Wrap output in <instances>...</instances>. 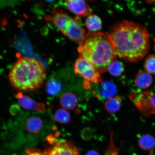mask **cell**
Masks as SVG:
<instances>
[{
  "mask_svg": "<svg viewBox=\"0 0 155 155\" xmlns=\"http://www.w3.org/2000/svg\"><path fill=\"white\" fill-rule=\"evenodd\" d=\"M110 35L116 54L126 61L137 62L150 50V34L137 23L122 21L112 28Z\"/></svg>",
  "mask_w": 155,
  "mask_h": 155,
  "instance_id": "1",
  "label": "cell"
},
{
  "mask_svg": "<svg viewBox=\"0 0 155 155\" xmlns=\"http://www.w3.org/2000/svg\"><path fill=\"white\" fill-rule=\"evenodd\" d=\"M78 50L80 57L90 61L100 73L107 71L108 65L117 55L107 32H89Z\"/></svg>",
  "mask_w": 155,
  "mask_h": 155,
  "instance_id": "2",
  "label": "cell"
},
{
  "mask_svg": "<svg viewBox=\"0 0 155 155\" xmlns=\"http://www.w3.org/2000/svg\"><path fill=\"white\" fill-rule=\"evenodd\" d=\"M12 86L21 92H32L39 89L46 78V69L34 58H19L9 75Z\"/></svg>",
  "mask_w": 155,
  "mask_h": 155,
  "instance_id": "3",
  "label": "cell"
},
{
  "mask_svg": "<svg viewBox=\"0 0 155 155\" xmlns=\"http://www.w3.org/2000/svg\"><path fill=\"white\" fill-rule=\"evenodd\" d=\"M154 94L152 91L138 93L131 92L129 97L141 113L147 117L155 114Z\"/></svg>",
  "mask_w": 155,
  "mask_h": 155,
  "instance_id": "4",
  "label": "cell"
},
{
  "mask_svg": "<svg viewBox=\"0 0 155 155\" xmlns=\"http://www.w3.org/2000/svg\"><path fill=\"white\" fill-rule=\"evenodd\" d=\"M74 71L87 81L94 83L102 82L101 73L87 60L81 57L77 59L74 65Z\"/></svg>",
  "mask_w": 155,
  "mask_h": 155,
  "instance_id": "5",
  "label": "cell"
},
{
  "mask_svg": "<svg viewBox=\"0 0 155 155\" xmlns=\"http://www.w3.org/2000/svg\"><path fill=\"white\" fill-rule=\"evenodd\" d=\"M51 143V146L44 151L46 155H80L77 147L71 141Z\"/></svg>",
  "mask_w": 155,
  "mask_h": 155,
  "instance_id": "6",
  "label": "cell"
},
{
  "mask_svg": "<svg viewBox=\"0 0 155 155\" xmlns=\"http://www.w3.org/2000/svg\"><path fill=\"white\" fill-rule=\"evenodd\" d=\"M64 4L67 8L78 17H88L91 15L92 9L86 1L71 0L65 1Z\"/></svg>",
  "mask_w": 155,
  "mask_h": 155,
  "instance_id": "7",
  "label": "cell"
},
{
  "mask_svg": "<svg viewBox=\"0 0 155 155\" xmlns=\"http://www.w3.org/2000/svg\"><path fill=\"white\" fill-rule=\"evenodd\" d=\"M18 102L19 105L24 109L40 112H43L45 106L43 103L37 102L30 97L24 95L22 92L17 95Z\"/></svg>",
  "mask_w": 155,
  "mask_h": 155,
  "instance_id": "8",
  "label": "cell"
},
{
  "mask_svg": "<svg viewBox=\"0 0 155 155\" xmlns=\"http://www.w3.org/2000/svg\"><path fill=\"white\" fill-rule=\"evenodd\" d=\"M71 18L64 12L59 9H54L51 16L52 22L63 34L66 25Z\"/></svg>",
  "mask_w": 155,
  "mask_h": 155,
  "instance_id": "9",
  "label": "cell"
},
{
  "mask_svg": "<svg viewBox=\"0 0 155 155\" xmlns=\"http://www.w3.org/2000/svg\"><path fill=\"white\" fill-rule=\"evenodd\" d=\"M153 77L146 71H141L135 77L134 83L137 88L144 90L149 88L152 84Z\"/></svg>",
  "mask_w": 155,
  "mask_h": 155,
  "instance_id": "10",
  "label": "cell"
},
{
  "mask_svg": "<svg viewBox=\"0 0 155 155\" xmlns=\"http://www.w3.org/2000/svg\"><path fill=\"white\" fill-rule=\"evenodd\" d=\"M60 104L63 109L71 110L74 109L78 104L77 97L71 92H66L61 97Z\"/></svg>",
  "mask_w": 155,
  "mask_h": 155,
  "instance_id": "11",
  "label": "cell"
},
{
  "mask_svg": "<svg viewBox=\"0 0 155 155\" xmlns=\"http://www.w3.org/2000/svg\"><path fill=\"white\" fill-rule=\"evenodd\" d=\"M43 125V121L41 119L37 117H31L27 120L26 128L27 131L31 134H38L41 131Z\"/></svg>",
  "mask_w": 155,
  "mask_h": 155,
  "instance_id": "12",
  "label": "cell"
},
{
  "mask_svg": "<svg viewBox=\"0 0 155 155\" xmlns=\"http://www.w3.org/2000/svg\"><path fill=\"white\" fill-rule=\"evenodd\" d=\"M122 101L121 97L120 96L107 99L104 104V107L106 111L111 114L116 113L121 108Z\"/></svg>",
  "mask_w": 155,
  "mask_h": 155,
  "instance_id": "13",
  "label": "cell"
},
{
  "mask_svg": "<svg viewBox=\"0 0 155 155\" xmlns=\"http://www.w3.org/2000/svg\"><path fill=\"white\" fill-rule=\"evenodd\" d=\"M85 24L90 32H97L102 28L101 19L96 15H91L87 17Z\"/></svg>",
  "mask_w": 155,
  "mask_h": 155,
  "instance_id": "14",
  "label": "cell"
},
{
  "mask_svg": "<svg viewBox=\"0 0 155 155\" xmlns=\"http://www.w3.org/2000/svg\"><path fill=\"white\" fill-rule=\"evenodd\" d=\"M138 143L141 149L144 150H150L155 146V138L152 135H143L139 137Z\"/></svg>",
  "mask_w": 155,
  "mask_h": 155,
  "instance_id": "15",
  "label": "cell"
},
{
  "mask_svg": "<svg viewBox=\"0 0 155 155\" xmlns=\"http://www.w3.org/2000/svg\"><path fill=\"white\" fill-rule=\"evenodd\" d=\"M117 90L116 87L113 83L108 82H104L102 83L100 88V94L104 98H108L114 97Z\"/></svg>",
  "mask_w": 155,
  "mask_h": 155,
  "instance_id": "16",
  "label": "cell"
},
{
  "mask_svg": "<svg viewBox=\"0 0 155 155\" xmlns=\"http://www.w3.org/2000/svg\"><path fill=\"white\" fill-rule=\"evenodd\" d=\"M125 67L121 61L115 60L108 65L107 71L114 76H119L124 71Z\"/></svg>",
  "mask_w": 155,
  "mask_h": 155,
  "instance_id": "17",
  "label": "cell"
},
{
  "mask_svg": "<svg viewBox=\"0 0 155 155\" xmlns=\"http://www.w3.org/2000/svg\"><path fill=\"white\" fill-rule=\"evenodd\" d=\"M62 85L59 81L55 79L49 80L46 85V92L50 96H54L61 91Z\"/></svg>",
  "mask_w": 155,
  "mask_h": 155,
  "instance_id": "18",
  "label": "cell"
},
{
  "mask_svg": "<svg viewBox=\"0 0 155 155\" xmlns=\"http://www.w3.org/2000/svg\"><path fill=\"white\" fill-rule=\"evenodd\" d=\"M54 118L58 123L62 124H67L71 120L69 112L63 108H60L56 111L54 115Z\"/></svg>",
  "mask_w": 155,
  "mask_h": 155,
  "instance_id": "19",
  "label": "cell"
},
{
  "mask_svg": "<svg viewBox=\"0 0 155 155\" xmlns=\"http://www.w3.org/2000/svg\"><path fill=\"white\" fill-rule=\"evenodd\" d=\"M144 68L150 74H155V55H151L147 57L144 62Z\"/></svg>",
  "mask_w": 155,
  "mask_h": 155,
  "instance_id": "20",
  "label": "cell"
},
{
  "mask_svg": "<svg viewBox=\"0 0 155 155\" xmlns=\"http://www.w3.org/2000/svg\"><path fill=\"white\" fill-rule=\"evenodd\" d=\"M25 155H46L44 152L38 148L29 149L26 151Z\"/></svg>",
  "mask_w": 155,
  "mask_h": 155,
  "instance_id": "21",
  "label": "cell"
},
{
  "mask_svg": "<svg viewBox=\"0 0 155 155\" xmlns=\"http://www.w3.org/2000/svg\"><path fill=\"white\" fill-rule=\"evenodd\" d=\"M86 155H99L98 153L96 151L90 150L87 153Z\"/></svg>",
  "mask_w": 155,
  "mask_h": 155,
  "instance_id": "22",
  "label": "cell"
},
{
  "mask_svg": "<svg viewBox=\"0 0 155 155\" xmlns=\"http://www.w3.org/2000/svg\"><path fill=\"white\" fill-rule=\"evenodd\" d=\"M153 101L154 105L155 106V94L154 93V96H153Z\"/></svg>",
  "mask_w": 155,
  "mask_h": 155,
  "instance_id": "23",
  "label": "cell"
},
{
  "mask_svg": "<svg viewBox=\"0 0 155 155\" xmlns=\"http://www.w3.org/2000/svg\"><path fill=\"white\" fill-rule=\"evenodd\" d=\"M154 51H155V38H154Z\"/></svg>",
  "mask_w": 155,
  "mask_h": 155,
  "instance_id": "24",
  "label": "cell"
},
{
  "mask_svg": "<svg viewBox=\"0 0 155 155\" xmlns=\"http://www.w3.org/2000/svg\"><path fill=\"white\" fill-rule=\"evenodd\" d=\"M154 12L155 14V7L154 9Z\"/></svg>",
  "mask_w": 155,
  "mask_h": 155,
  "instance_id": "25",
  "label": "cell"
}]
</instances>
